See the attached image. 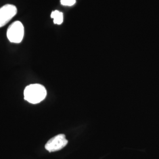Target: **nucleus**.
Wrapping results in <instances>:
<instances>
[{
    "label": "nucleus",
    "mask_w": 159,
    "mask_h": 159,
    "mask_svg": "<svg viewBox=\"0 0 159 159\" xmlns=\"http://www.w3.org/2000/svg\"><path fill=\"white\" fill-rule=\"evenodd\" d=\"M24 99L31 104H38L43 101L47 96V90L44 86L40 84L27 85L24 91Z\"/></svg>",
    "instance_id": "obj_1"
},
{
    "label": "nucleus",
    "mask_w": 159,
    "mask_h": 159,
    "mask_svg": "<svg viewBox=\"0 0 159 159\" xmlns=\"http://www.w3.org/2000/svg\"><path fill=\"white\" fill-rule=\"evenodd\" d=\"M24 35V28L20 21H15L10 25L7 31L8 40L13 43H20L22 41Z\"/></svg>",
    "instance_id": "obj_2"
},
{
    "label": "nucleus",
    "mask_w": 159,
    "mask_h": 159,
    "mask_svg": "<svg viewBox=\"0 0 159 159\" xmlns=\"http://www.w3.org/2000/svg\"><path fill=\"white\" fill-rule=\"evenodd\" d=\"M68 144L66 137L63 134L52 137L45 145V148L49 152H55L61 150Z\"/></svg>",
    "instance_id": "obj_3"
},
{
    "label": "nucleus",
    "mask_w": 159,
    "mask_h": 159,
    "mask_svg": "<svg viewBox=\"0 0 159 159\" xmlns=\"http://www.w3.org/2000/svg\"><path fill=\"white\" fill-rule=\"evenodd\" d=\"M17 12V7L12 4H6L0 8V28L8 23Z\"/></svg>",
    "instance_id": "obj_4"
},
{
    "label": "nucleus",
    "mask_w": 159,
    "mask_h": 159,
    "mask_svg": "<svg viewBox=\"0 0 159 159\" xmlns=\"http://www.w3.org/2000/svg\"><path fill=\"white\" fill-rule=\"evenodd\" d=\"M51 17L53 18L54 23L56 24H61L63 22V14L61 12L56 10L51 12Z\"/></svg>",
    "instance_id": "obj_5"
},
{
    "label": "nucleus",
    "mask_w": 159,
    "mask_h": 159,
    "mask_svg": "<svg viewBox=\"0 0 159 159\" xmlns=\"http://www.w3.org/2000/svg\"><path fill=\"white\" fill-rule=\"evenodd\" d=\"M75 2V0H61V3L63 6L68 7L73 6Z\"/></svg>",
    "instance_id": "obj_6"
}]
</instances>
